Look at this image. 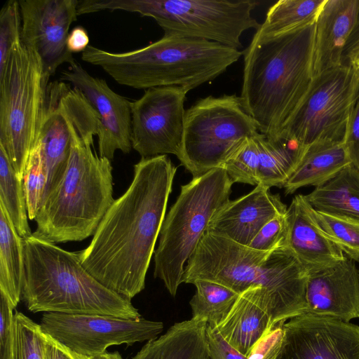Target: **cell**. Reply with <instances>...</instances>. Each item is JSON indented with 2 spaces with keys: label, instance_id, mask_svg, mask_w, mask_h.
<instances>
[{
  "label": "cell",
  "instance_id": "cell-39",
  "mask_svg": "<svg viewBox=\"0 0 359 359\" xmlns=\"http://www.w3.org/2000/svg\"><path fill=\"white\" fill-rule=\"evenodd\" d=\"M206 339L211 359H247V356L240 353L224 339L216 326L207 323Z\"/></svg>",
  "mask_w": 359,
  "mask_h": 359
},
{
  "label": "cell",
  "instance_id": "cell-6",
  "mask_svg": "<svg viewBox=\"0 0 359 359\" xmlns=\"http://www.w3.org/2000/svg\"><path fill=\"white\" fill-rule=\"evenodd\" d=\"M25 273L22 297L32 313L141 315L130 299L109 290L82 266L79 252L34 236L23 238Z\"/></svg>",
  "mask_w": 359,
  "mask_h": 359
},
{
  "label": "cell",
  "instance_id": "cell-13",
  "mask_svg": "<svg viewBox=\"0 0 359 359\" xmlns=\"http://www.w3.org/2000/svg\"><path fill=\"white\" fill-rule=\"evenodd\" d=\"M188 91L179 86L152 88L130 102L131 144L142 158L180 156Z\"/></svg>",
  "mask_w": 359,
  "mask_h": 359
},
{
  "label": "cell",
  "instance_id": "cell-35",
  "mask_svg": "<svg viewBox=\"0 0 359 359\" xmlns=\"http://www.w3.org/2000/svg\"><path fill=\"white\" fill-rule=\"evenodd\" d=\"M21 42L19 1L9 0L0 12V72L6 67L13 49Z\"/></svg>",
  "mask_w": 359,
  "mask_h": 359
},
{
  "label": "cell",
  "instance_id": "cell-36",
  "mask_svg": "<svg viewBox=\"0 0 359 359\" xmlns=\"http://www.w3.org/2000/svg\"><path fill=\"white\" fill-rule=\"evenodd\" d=\"M287 231V211L278 215L265 224L248 245L262 251L273 250L286 245Z\"/></svg>",
  "mask_w": 359,
  "mask_h": 359
},
{
  "label": "cell",
  "instance_id": "cell-2",
  "mask_svg": "<svg viewBox=\"0 0 359 359\" xmlns=\"http://www.w3.org/2000/svg\"><path fill=\"white\" fill-rule=\"evenodd\" d=\"M71 148L66 170L45 198L32 234L57 243L81 241L93 236L114 201L111 161L93 150L98 114L83 94L67 85L65 92Z\"/></svg>",
  "mask_w": 359,
  "mask_h": 359
},
{
  "label": "cell",
  "instance_id": "cell-7",
  "mask_svg": "<svg viewBox=\"0 0 359 359\" xmlns=\"http://www.w3.org/2000/svg\"><path fill=\"white\" fill-rule=\"evenodd\" d=\"M252 0H82L79 15L121 10L154 18L164 34L216 42L239 50L241 36L259 29Z\"/></svg>",
  "mask_w": 359,
  "mask_h": 359
},
{
  "label": "cell",
  "instance_id": "cell-1",
  "mask_svg": "<svg viewBox=\"0 0 359 359\" xmlns=\"http://www.w3.org/2000/svg\"><path fill=\"white\" fill-rule=\"evenodd\" d=\"M177 169L167 155L141 158L128 189L108 209L89 245L78 251L89 273L129 299L144 289Z\"/></svg>",
  "mask_w": 359,
  "mask_h": 359
},
{
  "label": "cell",
  "instance_id": "cell-34",
  "mask_svg": "<svg viewBox=\"0 0 359 359\" xmlns=\"http://www.w3.org/2000/svg\"><path fill=\"white\" fill-rule=\"evenodd\" d=\"M22 182L28 217L35 219L42 204L46 184V175L37 144L27 159Z\"/></svg>",
  "mask_w": 359,
  "mask_h": 359
},
{
  "label": "cell",
  "instance_id": "cell-12",
  "mask_svg": "<svg viewBox=\"0 0 359 359\" xmlns=\"http://www.w3.org/2000/svg\"><path fill=\"white\" fill-rule=\"evenodd\" d=\"M40 326L62 345L83 355L103 353L114 345H133L154 339L163 331L161 322L143 318L127 319L104 314L43 313Z\"/></svg>",
  "mask_w": 359,
  "mask_h": 359
},
{
  "label": "cell",
  "instance_id": "cell-25",
  "mask_svg": "<svg viewBox=\"0 0 359 359\" xmlns=\"http://www.w3.org/2000/svg\"><path fill=\"white\" fill-rule=\"evenodd\" d=\"M304 196L316 210L359 220V170L350 164Z\"/></svg>",
  "mask_w": 359,
  "mask_h": 359
},
{
  "label": "cell",
  "instance_id": "cell-43",
  "mask_svg": "<svg viewBox=\"0 0 359 359\" xmlns=\"http://www.w3.org/2000/svg\"><path fill=\"white\" fill-rule=\"evenodd\" d=\"M58 344L60 347L71 358V359H123L118 351L108 352L106 351L101 353L86 356L79 354L60 343H58Z\"/></svg>",
  "mask_w": 359,
  "mask_h": 359
},
{
  "label": "cell",
  "instance_id": "cell-19",
  "mask_svg": "<svg viewBox=\"0 0 359 359\" xmlns=\"http://www.w3.org/2000/svg\"><path fill=\"white\" fill-rule=\"evenodd\" d=\"M66 86L64 81H54L48 88L46 112L37 142L46 175L43 201L60 182L69 161L71 131L65 99Z\"/></svg>",
  "mask_w": 359,
  "mask_h": 359
},
{
  "label": "cell",
  "instance_id": "cell-10",
  "mask_svg": "<svg viewBox=\"0 0 359 359\" xmlns=\"http://www.w3.org/2000/svg\"><path fill=\"white\" fill-rule=\"evenodd\" d=\"M259 132L241 97L200 99L186 110L182 149L177 157L193 175L222 168L245 139Z\"/></svg>",
  "mask_w": 359,
  "mask_h": 359
},
{
  "label": "cell",
  "instance_id": "cell-38",
  "mask_svg": "<svg viewBox=\"0 0 359 359\" xmlns=\"http://www.w3.org/2000/svg\"><path fill=\"white\" fill-rule=\"evenodd\" d=\"M13 309L7 297L0 292V359H13Z\"/></svg>",
  "mask_w": 359,
  "mask_h": 359
},
{
  "label": "cell",
  "instance_id": "cell-20",
  "mask_svg": "<svg viewBox=\"0 0 359 359\" xmlns=\"http://www.w3.org/2000/svg\"><path fill=\"white\" fill-rule=\"evenodd\" d=\"M304 195H296L287 209L285 245L308 274L332 266L345 256L316 224Z\"/></svg>",
  "mask_w": 359,
  "mask_h": 359
},
{
  "label": "cell",
  "instance_id": "cell-23",
  "mask_svg": "<svg viewBox=\"0 0 359 359\" xmlns=\"http://www.w3.org/2000/svg\"><path fill=\"white\" fill-rule=\"evenodd\" d=\"M206 326L205 320L197 318L175 323L147 341L133 359H211Z\"/></svg>",
  "mask_w": 359,
  "mask_h": 359
},
{
  "label": "cell",
  "instance_id": "cell-33",
  "mask_svg": "<svg viewBox=\"0 0 359 359\" xmlns=\"http://www.w3.org/2000/svg\"><path fill=\"white\" fill-rule=\"evenodd\" d=\"M13 359H43V332L21 312L14 313Z\"/></svg>",
  "mask_w": 359,
  "mask_h": 359
},
{
  "label": "cell",
  "instance_id": "cell-5",
  "mask_svg": "<svg viewBox=\"0 0 359 359\" xmlns=\"http://www.w3.org/2000/svg\"><path fill=\"white\" fill-rule=\"evenodd\" d=\"M243 55L207 40L164 34L145 47L112 53L89 45L81 59L121 85L137 89L179 86L189 91L224 73Z\"/></svg>",
  "mask_w": 359,
  "mask_h": 359
},
{
  "label": "cell",
  "instance_id": "cell-26",
  "mask_svg": "<svg viewBox=\"0 0 359 359\" xmlns=\"http://www.w3.org/2000/svg\"><path fill=\"white\" fill-rule=\"evenodd\" d=\"M25 273L23 238L0 204V292L13 309L22 297Z\"/></svg>",
  "mask_w": 359,
  "mask_h": 359
},
{
  "label": "cell",
  "instance_id": "cell-8",
  "mask_svg": "<svg viewBox=\"0 0 359 359\" xmlns=\"http://www.w3.org/2000/svg\"><path fill=\"white\" fill-rule=\"evenodd\" d=\"M233 182L222 168L193 177L164 219L155 249V278L175 297L183 283L185 263L196 250L209 223L227 201Z\"/></svg>",
  "mask_w": 359,
  "mask_h": 359
},
{
  "label": "cell",
  "instance_id": "cell-44",
  "mask_svg": "<svg viewBox=\"0 0 359 359\" xmlns=\"http://www.w3.org/2000/svg\"><path fill=\"white\" fill-rule=\"evenodd\" d=\"M359 46V9L355 24L347 40L342 55V63L346 57Z\"/></svg>",
  "mask_w": 359,
  "mask_h": 359
},
{
  "label": "cell",
  "instance_id": "cell-30",
  "mask_svg": "<svg viewBox=\"0 0 359 359\" xmlns=\"http://www.w3.org/2000/svg\"><path fill=\"white\" fill-rule=\"evenodd\" d=\"M195 294L190 301L192 318H201L212 326L222 322L230 311L239 294L219 283L196 280Z\"/></svg>",
  "mask_w": 359,
  "mask_h": 359
},
{
  "label": "cell",
  "instance_id": "cell-14",
  "mask_svg": "<svg viewBox=\"0 0 359 359\" xmlns=\"http://www.w3.org/2000/svg\"><path fill=\"white\" fill-rule=\"evenodd\" d=\"M21 41L36 52L46 73L51 76L64 63L75 60L67 40L76 20L78 0H19Z\"/></svg>",
  "mask_w": 359,
  "mask_h": 359
},
{
  "label": "cell",
  "instance_id": "cell-16",
  "mask_svg": "<svg viewBox=\"0 0 359 359\" xmlns=\"http://www.w3.org/2000/svg\"><path fill=\"white\" fill-rule=\"evenodd\" d=\"M60 80L78 89L98 114L99 156L111 161L116 150L129 153L132 149L130 102L111 90L104 79L88 73L76 60L62 72Z\"/></svg>",
  "mask_w": 359,
  "mask_h": 359
},
{
  "label": "cell",
  "instance_id": "cell-45",
  "mask_svg": "<svg viewBox=\"0 0 359 359\" xmlns=\"http://www.w3.org/2000/svg\"><path fill=\"white\" fill-rule=\"evenodd\" d=\"M347 63L353 64L359 67V46L346 57L342 64Z\"/></svg>",
  "mask_w": 359,
  "mask_h": 359
},
{
  "label": "cell",
  "instance_id": "cell-11",
  "mask_svg": "<svg viewBox=\"0 0 359 359\" xmlns=\"http://www.w3.org/2000/svg\"><path fill=\"white\" fill-rule=\"evenodd\" d=\"M358 97L359 67L353 64H342L314 76L306 95L278 138L306 146L318 140L344 142Z\"/></svg>",
  "mask_w": 359,
  "mask_h": 359
},
{
  "label": "cell",
  "instance_id": "cell-21",
  "mask_svg": "<svg viewBox=\"0 0 359 359\" xmlns=\"http://www.w3.org/2000/svg\"><path fill=\"white\" fill-rule=\"evenodd\" d=\"M359 0H326L316 22L313 76L342 65L347 40L355 24Z\"/></svg>",
  "mask_w": 359,
  "mask_h": 359
},
{
  "label": "cell",
  "instance_id": "cell-41",
  "mask_svg": "<svg viewBox=\"0 0 359 359\" xmlns=\"http://www.w3.org/2000/svg\"><path fill=\"white\" fill-rule=\"evenodd\" d=\"M89 36L86 29L82 26H76L68 35L67 40V49L72 54L83 53L89 46Z\"/></svg>",
  "mask_w": 359,
  "mask_h": 359
},
{
  "label": "cell",
  "instance_id": "cell-27",
  "mask_svg": "<svg viewBox=\"0 0 359 359\" xmlns=\"http://www.w3.org/2000/svg\"><path fill=\"white\" fill-rule=\"evenodd\" d=\"M256 139L259 150V184L283 188L306 146L293 140H271L260 132Z\"/></svg>",
  "mask_w": 359,
  "mask_h": 359
},
{
  "label": "cell",
  "instance_id": "cell-32",
  "mask_svg": "<svg viewBox=\"0 0 359 359\" xmlns=\"http://www.w3.org/2000/svg\"><path fill=\"white\" fill-rule=\"evenodd\" d=\"M256 134L245 139L222 167L233 183L256 186L259 183V150Z\"/></svg>",
  "mask_w": 359,
  "mask_h": 359
},
{
  "label": "cell",
  "instance_id": "cell-15",
  "mask_svg": "<svg viewBox=\"0 0 359 359\" xmlns=\"http://www.w3.org/2000/svg\"><path fill=\"white\" fill-rule=\"evenodd\" d=\"M276 359H359V326L305 313L283 325Z\"/></svg>",
  "mask_w": 359,
  "mask_h": 359
},
{
  "label": "cell",
  "instance_id": "cell-9",
  "mask_svg": "<svg viewBox=\"0 0 359 359\" xmlns=\"http://www.w3.org/2000/svg\"><path fill=\"white\" fill-rule=\"evenodd\" d=\"M50 77L38 54L22 41L0 72V145L22 180L38 142Z\"/></svg>",
  "mask_w": 359,
  "mask_h": 359
},
{
  "label": "cell",
  "instance_id": "cell-24",
  "mask_svg": "<svg viewBox=\"0 0 359 359\" xmlns=\"http://www.w3.org/2000/svg\"><path fill=\"white\" fill-rule=\"evenodd\" d=\"M351 164L344 142L318 140L307 145L283 188L292 194L305 186L318 187Z\"/></svg>",
  "mask_w": 359,
  "mask_h": 359
},
{
  "label": "cell",
  "instance_id": "cell-4",
  "mask_svg": "<svg viewBox=\"0 0 359 359\" xmlns=\"http://www.w3.org/2000/svg\"><path fill=\"white\" fill-rule=\"evenodd\" d=\"M316 23L273 36H253L243 52L241 99L259 131L278 138L313 79Z\"/></svg>",
  "mask_w": 359,
  "mask_h": 359
},
{
  "label": "cell",
  "instance_id": "cell-3",
  "mask_svg": "<svg viewBox=\"0 0 359 359\" xmlns=\"http://www.w3.org/2000/svg\"><path fill=\"white\" fill-rule=\"evenodd\" d=\"M307 271L286 245L262 251L206 231L187 261L182 280H211L239 294L253 287L264 289L274 327L307 312Z\"/></svg>",
  "mask_w": 359,
  "mask_h": 359
},
{
  "label": "cell",
  "instance_id": "cell-17",
  "mask_svg": "<svg viewBox=\"0 0 359 359\" xmlns=\"http://www.w3.org/2000/svg\"><path fill=\"white\" fill-rule=\"evenodd\" d=\"M307 312L348 323L359 318V270L346 257L336 264L308 274Z\"/></svg>",
  "mask_w": 359,
  "mask_h": 359
},
{
  "label": "cell",
  "instance_id": "cell-31",
  "mask_svg": "<svg viewBox=\"0 0 359 359\" xmlns=\"http://www.w3.org/2000/svg\"><path fill=\"white\" fill-rule=\"evenodd\" d=\"M313 218L323 233L347 257L359 262V220L313 209Z\"/></svg>",
  "mask_w": 359,
  "mask_h": 359
},
{
  "label": "cell",
  "instance_id": "cell-42",
  "mask_svg": "<svg viewBox=\"0 0 359 359\" xmlns=\"http://www.w3.org/2000/svg\"><path fill=\"white\" fill-rule=\"evenodd\" d=\"M43 359H71L58 343L43 332Z\"/></svg>",
  "mask_w": 359,
  "mask_h": 359
},
{
  "label": "cell",
  "instance_id": "cell-40",
  "mask_svg": "<svg viewBox=\"0 0 359 359\" xmlns=\"http://www.w3.org/2000/svg\"><path fill=\"white\" fill-rule=\"evenodd\" d=\"M344 144L351 164L359 170V97L348 120Z\"/></svg>",
  "mask_w": 359,
  "mask_h": 359
},
{
  "label": "cell",
  "instance_id": "cell-18",
  "mask_svg": "<svg viewBox=\"0 0 359 359\" xmlns=\"http://www.w3.org/2000/svg\"><path fill=\"white\" fill-rule=\"evenodd\" d=\"M269 189L258 184L248 194L227 201L214 215L206 231L248 245L265 224L287 211L280 195L272 194Z\"/></svg>",
  "mask_w": 359,
  "mask_h": 359
},
{
  "label": "cell",
  "instance_id": "cell-37",
  "mask_svg": "<svg viewBox=\"0 0 359 359\" xmlns=\"http://www.w3.org/2000/svg\"><path fill=\"white\" fill-rule=\"evenodd\" d=\"M285 323L280 322L266 332L252 346L247 359H276L283 341Z\"/></svg>",
  "mask_w": 359,
  "mask_h": 359
},
{
  "label": "cell",
  "instance_id": "cell-22",
  "mask_svg": "<svg viewBox=\"0 0 359 359\" xmlns=\"http://www.w3.org/2000/svg\"><path fill=\"white\" fill-rule=\"evenodd\" d=\"M274 327L266 292L259 287H250L240 294L226 318L216 325L224 339L245 356Z\"/></svg>",
  "mask_w": 359,
  "mask_h": 359
},
{
  "label": "cell",
  "instance_id": "cell-29",
  "mask_svg": "<svg viewBox=\"0 0 359 359\" xmlns=\"http://www.w3.org/2000/svg\"><path fill=\"white\" fill-rule=\"evenodd\" d=\"M0 204L6 210L15 230L20 237L25 238L32 235L23 182L12 166L8 156L0 145Z\"/></svg>",
  "mask_w": 359,
  "mask_h": 359
},
{
  "label": "cell",
  "instance_id": "cell-28",
  "mask_svg": "<svg viewBox=\"0 0 359 359\" xmlns=\"http://www.w3.org/2000/svg\"><path fill=\"white\" fill-rule=\"evenodd\" d=\"M326 0H280L268 10L253 36H273L316 23Z\"/></svg>",
  "mask_w": 359,
  "mask_h": 359
}]
</instances>
